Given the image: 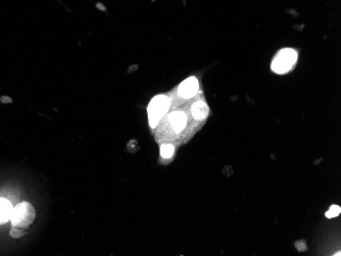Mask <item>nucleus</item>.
Masks as SVG:
<instances>
[{"label": "nucleus", "instance_id": "f257e3e1", "mask_svg": "<svg viewBox=\"0 0 341 256\" xmlns=\"http://www.w3.org/2000/svg\"><path fill=\"white\" fill-rule=\"evenodd\" d=\"M36 216L35 208L28 202H22L13 207L10 222L12 227L28 230V228L33 224Z\"/></svg>", "mask_w": 341, "mask_h": 256}, {"label": "nucleus", "instance_id": "f03ea898", "mask_svg": "<svg viewBox=\"0 0 341 256\" xmlns=\"http://www.w3.org/2000/svg\"><path fill=\"white\" fill-rule=\"evenodd\" d=\"M170 107V99L165 95L156 96L153 100L150 101L147 111H148V120L151 128H156L162 119V116L167 112Z\"/></svg>", "mask_w": 341, "mask_h": 256}, {"label": "nucleus", "instance_id": "7ed1b4c3", "mask_svg": "<svg viewBox=\"0 0 341 256\" xmlns=\"http://www.w3.org/2000/svg\"><path fill=\"white\" fill-rule=\"evenodd\" d=\"M296 58L297 53L293 49L286 48L281 50L272 64L273 72L277 74H284L288 72L296 62Z\"/></svg>", "mask_w": 341, "mask_h": 256}, {"label": "nucleus", "instance_id": "20e7f679", "mask_svg": "<svg viewBox=\"0 0 341 256\" xmlns=\"http://www.w3.org/2000/svg\"><path fill=\"white\" fill-rule=\"evenodd\" d=\"M179 94L183 98L193 97L198 91V81L194 77L188 78L179 86Z\"/></svg>", "mask_w": 341, "mask_h": 256}, {"label": "nucleus", "instance_id": "39448f33", "mask_svg": "<svg viewBox=\"0 0 341 256\" xmlns=\"http://www.w3.org/2000/svg\"><path fill=\"white\" fill-rule=\"evenodd\" d=\"M170 121L175 132L179 133L183 131L187 124V116L182 111H174L170 114Z\"/></svg>", "mask_w": 341, "mask_h": 256}, {"label": "nucleus", "instance_id": "423d86ee", "mask_svg": "<svg viewBox=\"0 0 341 256\" xmlns=\"http://www.w3.org/2000/svg\"><path fill=\"white\" fill-rule=\"evenodd\" d=\"M13 206L12 204L4 198H0V225L5 224L10 220Z\"/></svg>", "mask_w": 341, "mask_h": 256}, {"label": "nucleus", "instance_id": "0eeeda50", "mask_svg": "<svg viewBox=\"0 0 341 256\" xmlns=\"http://www.w3.org/2000/svg\"><path fill=\"white\" fill-rule=\"evenodd\" d=\"M192 114L197 120H202L204 117H206V115L208 114V107L206 105V103L202 102V101H198L195 104H193L192 106Z\"/></svg>", "mask_w": 341, "mask_h": 256}, {"label": "nucleus", "instance_id": "6e6552de", "mask_svg": "<svg viewBox=\"0 0 341 256\" xmlns=\"http://www.w3.org/2000/svg\"><path fill=\"white\" fill-rule=\"evenodd\" d=\"M174 153V146L170 145V144H166L163 145L161 148V155L165 159H170V156L173 155Z\"/></svg>", "mask_w": 341, "mask_h": 256}, {"label": "nucleus", "instance_id": "1a4fd4ad", "mask_svg": "<svg viewBox=\"0 0 341 256\" xmlns=\"http://www.w3.org/2000/svg\"><path fill=\"white\" fill-rule=\"evenodd\" d=\"M27 233V230L24 229H20V228H16V227H11L10 230V236L12 238H21L22 236H24Z\"/></svg>", "mask_w": 341, "mask_h": 256}, {"label": "nucleus", "instance_id": "9d476101", "mask_svg": "<svg viewBox=\"0 0 341 256\" xmlns=\"http://www.w3.org/2000/svg\"><path fill=\"white\" fill-rule=\"evenodd\" d=\"M341 209L338 205H332L330 207V209L326 212V216L328 219H332V218H335V216H338L339 213H340Z\"/></svg>", "mask_w": 341, "mask_h": 256}]
</instances>
